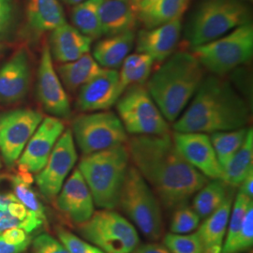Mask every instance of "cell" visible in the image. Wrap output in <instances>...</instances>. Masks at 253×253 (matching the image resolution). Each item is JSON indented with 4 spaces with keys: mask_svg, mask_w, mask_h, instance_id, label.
Wrapping results in <instances>:
<instances>
[{
    "mask_svg": "<svg viewBox=\"0 0 253 253\" xmlns=\"http://www.w3.org/2000/svg\"><path fill=\"white\" fill-rule=\"evenodd\" d=\"M37 95L46 112L54 118H69L72 115L70 99L56 71L49 45L41 54L37 77Z\"/></svg>",
    "mask_w": 253,
    "mask_h": 253,
    "instance_id": "13",
    "label": "cell"
},
{
    "mask_svg": "<svg viewBox=\"0 0 253 253\" xmlns=\"http://www.w3.org/2000/svg\"><path fill=\"white\" fill-rule=\"evenodd\" d=\"M204 79V68L188 52H178L154 73L147 83V90L163 117L174 122L199 88Z\"/></svg>",
    "mask_w": 253,
    "mask_h": 253,
    "instance_id": "3",
    "label": "cell"
},
{
    "mask_svg": "<svg viewBox=\"0 0 253 253\" xmlns=\"http://www.w3.org/2000/svg\"><path fill=\"white\" fill-rule=\"evenodd\" d=\"M118 206L148 239L157 241L162 238L163 219L160 202L133 165L127 168Z\"/></svg>",
    "mask_w": 253,
    "mask_h": 253,
    "instance_id": "6",
    "label": "cell"
},
{
    "mask_svg": "<svg viewBox=\"0 0 253 253\" xmlns=\"http://www.w3.org/2000/svg\"><path fill=\"white\" fill-rule=\"evenodd\" d=\"M73 139L84 155L95 153L127 141L120 118L110 111L84 114L73 119Z\"/></svg>",
    "mask_w": 253,
    "mask_h": 253,
    "instance_id": "10",
    "label": "cell"
},
{
    "mask_svg": "<svg viewBox=\"0 0 253 253\" xmlns=\"http://www.w3.org/2000/svg\"><path fill=\"white\" fill-rule=\"evenodd\" d=\"M42 119V114L33 109L0 113V156L7 167L16 164Z\"/></svg>",
    "mask_w": 253,
    "mask_h": 253,
    "instance_id": "11",
    "label": "cell"
},
{
    "mask_svg": "<svg viewBox=\"0 0 253 253\" xmlns=\"http://www.w3.org/2000/svg\"><path fill=\"white\" fill-rule=\"evenodd\" d=\"M78 232L105 253H130L140 243L134 225L112 209L94 212Z\"/></svg>",
    "mask_w": 253,
    "mask_h": 253,
    "instance_id": "8",
    "label": "cell"
},
{
    "mask_svg": "<svg viewBox=\"0 0 253 253\" xmlns=\"http://www.w3.org/2000/svg\"><path fill=\"white\" fill-rule=\"evenodd\" d=\"M253 245V206L248 210L242 227L231 248L224 253H242L248 252Z\"/></svg>",
    "mask_w": 253,
    "mask_h": 253,
    "instance_id": "36",
    "label": "cell"
},
{
    "mask_svg": "<svg viewBox=\"0 0 253 253\" xmlns=\"http://www.w3.org/2000/svg\"><path fill=\"white\" fill-rule=\"evenodd\" d=\"M234 192V188L221 179H214L198 190L193 199L192 208L200 218L205 219L222 206L228 196Z\"/></svg>",
    "mask_w": 253,
    "mask_h": 253,
    "instance_id": "29",
    "label": "cell"
},
{
    "mask_svg": "<svg viewBox=\"0 0 253 253\" xmlns=\"http://www.w3.org/2000/svg\"><path fill=\"white\" fill-rule=\"evenodd\" d=\"M103 70L88 53L75 61L61 64L57 67L56 73L65 87L74 92L79 90L83 85L102 73Z\"/></svg>",
    "mask_w": 253,
    "mask_h": 253,
    "instance_id": "27",
    "label": "cell"
},
{
    "mask_svg": "<svg viewBox=\"0 0 253 253\" xmlns=\"http://www.w3.org/2000/svg\"><path fill=\"white\" fill-rule=\"evenodd\" d=\"M239 192L247 197L253 199V171L250 172L242 183L239 185Z\"/></svg>",
    "mask_w": 253,
    "mask_h": 253,
    "instance_id": "43",
    "label": "cell"
},
{
    "mask_svg": "<svg viewBox=\"0 0 253 253\" xmlns=\"http://www.w3.org/2000/svg\"><path fill=\"white\" fill-rule=\"evenodd\" d=\"M134 31H127L100 40L93 49V57L101 68H119L132 50L135 42Z\"/></svg>",
    "mask_w": 253,
    "mask_h": 253,
    "instance_id": "25",
    "label": "cell"
},
{
    "mask_svg": "<svg viewBox=\"0 0 253 253\" xmlns=\"http://www.w3.org/2000/svg\"><path fill=\"white\" fill-rule=\"evenodd\" d=\"M128 163L129 156L124 145L82 157L78 170L87 184L94 204L98 208H118Z\"/></svg>",
    "mask_w": 253,
    "mask_h": 253,
    "instance_id": "4",
    "label": "cell"
},
{
    "mask_svg": "<svg viewBox=\"0 0 253 253\" xmlns=\"http://www.w3.org/2000/svg\"><path fill=\"white\" fill-rule=\"evenodd\" d=\"M30 174L31 173L28 172H20L16 174L8 175L9 187L27 210L46 223L45 209L42 203L39 199L36 191L31 187L32 178Z\"/></svg>",
    "mask_w": 253,
    "mask_h": 253,
    "instance_id": "32",
    "label": "cell"
},
{
    "mask_svg": "<svg viewBox=\"0 0 253 253\" xmlns=\"http://www.w3.org/2000/svg\"><path fill=\"white\" fill-rule=\"evenodd\" d=\"M251 21L250 9L239 0H204L186 31L191 48L224 36Z\"/></svg>",
    "mask_w": 253,
    "mask_h": 253,
    "instance_id": "5",
    "label": "cell"
},
{
    "mask_svg": "<svg viewBox=\"0 0 253 253\" xmlns=\"http://www.w3.org/2000/svg\"><path fill=\"white\" fill-rule=\"evenodd\" d=\"M130 253H171L164 245L158 243H149V244L137 246Z\"/></svg>",
    "mask_w": 253,
    "mask_h": 253,
    "instance_id": "41",
    "label": "cell"
},
{
    "mask_svg": "<svg viewBox=\"0 0 253 253\" xmlns=\"http://www.w3.org/2000/svg\"><path fill=\"white\" fill-rule=\"evenodd\" d=\"M199 216L190 208L188 204L174 209L172 215L170 231L172 234L187 235L196 230L200 225Z\"/></svg>",
    "mask_w": 253,
    "mask_h": 253,
    "instance_id": "34",
    "label": "cell"
},
{
    "mask_svg": "<svg viewBox=\"0 0 253 253\" xmlns=\"http://www.w3.org/2000/svg\"><path fill=\"white\" fill-rule=\"evenodd\" d=\"M124 93L116 70L103 72L79 89L77 106L83 112H100L112 108Z\"/></svg>",
    "mask_w": 253,
    "mask_h": 253,
    "instance_id": "17",
    "label": "cell"
},
{
    "mask_svg": "<svg viewBox=\"0 0 253 253\" xmlns=\"http://www.w3.org/2000/svg\"><path fill=\"white\" fill-rule=\"evenodd\" d=\"M65 130L63 121L58 118H43L17 161L19 171L37 173L44 166L54 145Z\"/></svg>",
    "mask_w": 253,
    "mask_h": 253,
    "instance_id": "14",
    "label": "cell"
},
{
    "mask_svg": "<svg viewBox=\"0 0 253 253\" xmlns=\"http://www.w3.org/2000/svg\"><path fill=\"white\" fill-rule=\"evenodd\" d=\"M0 236L4 239L5 242L9 245L18 246L31 243V237H29L27 232L21 228H10L0 234Z\"/></svg>",
    "mask_w": 253,
    "mask_h": 253,
    "instance_id": "40",
    "label": "cell"
},
{
    "mask_svg": "<svg viewBox=\"0 0 253 253\" xmlns=\"http://www.w3.org/2000/svg\"><path fill=\"white\" fill-rule=\"evenodd\" d=\"M203 68L223 76L249 62L253 54V27L247 23L215 41L192 48Z\"/></svg>",
    "mask_w": 253,
    "mask_h": 253,
    "instance_id": "7",
    "label": "cell"
},
{
    "mask_svg": "<svg viewBox=\"0 0 253 253\" xmlns=\"http://www.w3.org/2000/svg\"><path fill=\"white\" fill-rule=\"evenodd\" d=\"M153 63V59L147 54H128L121 65V72L118 73L122 90L147 81L151 75Z\"/></svg>",
    "mask_w": 253,
    "mask_h": 253,
    "instance_id": "30",
    "label": "cell"
},
{
    "mask_svg": "<svg viewBox=\"0 0 253 253\" xmlns=\"http://www.w3.org/2000/svg\"><path fill=\"white\" fill-rule=\"evenodd\" d=\"M31 77L29 57L20 49L0 67V104H13L27 96Z\"/></svg>",
    "mask_w": 253,
    "mask_h": 253,
    "instance_id": "18",
    "label": "cell"
},
{
    "mask_svg": "<svg viewBox=\"0 0 253 253\" xmlns=\"http://www.w3.org/2000/svg\"><path fill=\"white\" fill-rule=\"evenodd\" d=\"M92 41L77 28L65 23L51 31L49 48L54 60L61 64L68 63L88 54Z\"/></svg>",
    "mask_w": 253,
    "mask_h": 253,
    "instance_id": "20",
    "label": "cell"
},
{
    "mask_svg": "<svg viewBox=\"0 0 253 253\" xmlns=\"http://www.w3.org/2000/svg\"><path fill=\"white\" fill-rule=\"evenodd\" d=\"M99 12L102 36H114L135 28L138 18L132 0H101Z\"/></svg>",
    "mask_w": 253,
    "mask_h": 253,
    "instance_id": "22",
    "label": "cell"
},
{
    "mask_svg": "<svg viewBox=\"0 0 253 253\" xmlns=\"http://www.w3.org/2000/svg\"><path fill=\"white\" fill-rule=\"evenodd\" d=\"M76 162L73 132L72 129H66L54 145L45 166L37 172V186L44 198L49 201L56 198Z\"/></svg>",
    "mask_w": 253,
    "mask_h": 253,
    "instance_id": "12",
    "label": "cell"
},
{
    "mask_svg": "<svg viewBox=\"0 0 253 253\" xmlns=\"http://www.w3.org/2000/svg\"><path fill=\"white\" fill-rule=\"evenodd\" d=\"M1 157V156H0ZM0 169H1V159H0Z\"/></svg>",
    "mask_w": 253,
    "mask_h": 253,
    "instance_id": "47",
    "label": "cell"
},
{
    "mask_svg": "<svg viewBox=\"0 0 253 253\" xmlns=\"http://www.w3.org/2000/svg\"><path fill=\"white\" fill-rule=\"evenodd\" d=\"M14 20L13 0H0V40L9 35Z\"/></svg>",
    "mask_w": 253,
    "mask_h": 253,
    "instance_id": "39",
    "label": "cell"
},
{
    "mask_svg": "<svg viewBox=\"0 0 253 253\" xmlns=\"http://www.w3.org/2000/svg\"><path fill=\"white\" fill-rule=\"evenodd\" d=\"M55 199V206L60 213L77 226L86 222L95 212L90 190L78 168L64 182Z\"/></svg>",
    "mask_w": 253,
    "mask_h": 253,
    "instance_id": "16",
    "label": "cell"
},
{
    "mask_svg": "<svg viewBox=\"0 0 253 253\" xmlns=\"http://www.w3.org/2000/svg\"><path fill=\"white\" fill-rule=\"evenodd\" d=\"M139 1H141V0H132V2L134 3V5H136V4H137Z\"/></svg>",
    "mask_w": 253,
    "mask_h": 253,
    "instance_id": "46",
    "label": "cell"
},
{
    "mask_svg": "<svg viewBox=\"0 0 253 253\" xmlns=\"http://www.w3.org/2000/svg\"><path fill=\"white\" fill-rule=\"evenodd\" d=\"M182 116L174 121L178 132L214 133L244 127L250 109L231 84L211 75L204 78Z\"/></svg>",
    "mask_w": 253,
    "mask_h": 253,
    "instance_id": "2",
    "label": "cell"
},
{
    "mask_svg": "<svg viewBox=\"0 0 253 253\" xmlns=\"http://www.w3.org/2000/svg\"><path fill=\"white\" fill-rule=\"evenodd\" d=\"M172 138L184 159L197 171L208 179L221 178L222 167L207 133L175 131Z\"/></svg>",
    "mask_w": 253,
    "mask_h": 253,
    "instance_id": "15",
    "label": "cell"
},
{
    "mask_svg": "<svg viewBox=\"0 0 253 253\" xmlns=\"http://www.w3.org/2000/svg\"><path fill=\"white\" fill-rule=\"evenodd\" d=\"M27 21L28 28L38 36L67 23L58 0H28Z\"/></svg>",
    "mask_w": 253,
    "mask_h": 253,
    "instance_id": "26",
    "label": "cell"
},
{
    "mask_svg": "<svg viewBox=\"0 0 253 253\" xmlns=\"http://www.w3.org/2000/svg\"><path fill=\"white\" fill-rule=\"evenodd\" d=\"M56 234L60 242L70 253H105L98 247L83 240L62 227L56 228Z\"/></svg>",
    "mask_w": 253,
    "mask_h": 253,
    "instance_id": "37",
    "label": "cell"
},
{
    "mask_svg": "<svg viewBox=\"0 0 253 253\" xmlns=\"http://www.w3.org/2000/svg\"><path fill=\"white\" fill-rule=\"evenodd\" d=\"M163 243L171 253H203V246L197 233L187 235L170 233L164 236Z\"/></svg>",
    "mask_w": 253,
    "mask_h": 253,
    "instance_id": "35",
    "label": "cell"
},
{
    "mask_svg": "<svg viewBox=\"0 0 253 253\" xmlns=\"http://www.w3.org/2000/svg\"><path fill=\"white\" fill-rule=\"evenodd\" d=\"M118 118L126 132L132 135H164L169 133L168 121L142 84L124 91L117 102Z\"/></svg>",
    "mask_w": 253,
    "mask_h": 253,
    "instance_id": "9",
    "label": "cell"
},
{
    "mask_svg": "<svg viewBox=\"0 0 253 253\" xmlns=\"http://www.w3.org/2000/svg\"><path fill=\"white\" fill-rule=\"evenodd\" d=\"M190 0H141L135 5L137 18L146 29L181 19Z\"/></svg>",
    "mask_w": 253,
    "mask_h": 253,
    "instance_id": "24",
    "label": "cell"
},
{
    "mask_svg": "<svg viewBox=\"0 0 253 253\" xmlns=\"http://www.w3.org/2000/svg\"><path fill=\"white\" fill-rule=\"evenodd\" d=\"M248 130L249 128L244 126L233 130L217 131L209 136L218 163L222 168L244 144Z\"/></svg>",
    "mask_w": 253,
    "mask_h": 253,
    "instance_id": "33",
    "label": "cell"
},
{
    "mask_svg": "<svg viewBox=\"0 0 253 253\" xmlns=\"http://www.w3.org/2000/svg\"><path fill=\"white\" fill-rule=\"evenodd\" d=\"M100 2L101 0H84L75 5L72 11L74 27L92 40L102 36L99 12Z\"/></svg>",
    "mask_w": 253,
    "mask_h": 253,
    "instance_id": "31",
    "label": "cell"
},
{
    "mask_svg": "<svg viewBox=\"0 0 253 253\" xmlns=\"http://www.w3.org/2000/svg\"><path fill=\"white\" fill-rule=\"evenodd\" d=\"M253 171V131L249 128L244 144L222 168L221 180L232 188H237Z\"/></svg>",
    "mask_w": 253,
    "mask_h": 253,
    "instance_id": "28",
    "label": "cell"
},
{
    "mask_svg": "<svg viewBox=\"0 0 253 253\" xmlns=\"http://www.w3.org/2000/svg\"><path fill=\"white\" fill-rule=\"evenodd\" d=\"M31 253H70L60 240L48 234L38 235L32 242Z\"/></svg>",
    "mask_w": 253,
    "mask_h": 253,
    "instance_id": "38",
    "label": "cell"
},
{
    "mask_svg": "<svg viewBox=\"0 0 253 253\" xmlns=\"http://www.w3.org/2000/svg\"><path fill=\"white\" fill-rule=\"evenodd\" d=\"M5 50H6V46L0 42V55L3 54V53L5 52Z\"/></svg>",
    "mask_w": 253,
    "mask_h": 253,
    "instance_id": "45",
    "label": "cell"
},
{
    "mask_svg": "<svg viewBox=\"0 0 253 253\" xmlns=\"http://www.w3.org/2000/svg\"><path fill=\"white\" fill-rule=\"evenodd\" d=\"M30 243H26V244L18 245H9L4 241V239L0 236V253H22L26 252Z\"/></svg>",
    "mask_w": 253,
    "mask_h": 253,
    "instance_id": "42",
    "label": "cell"
},
{
    "mask_svg": "<svg viewBox=\"0 0 253 253\" xmlns=\"http://www.w3.org/2000/svg\"><path fill=\"white\" fill-rule=\"evenodd\" d=\"M60 1H62L63 3H65V4L75 6V5H77V4H79V3H81V2L84 1V0H60Z\"/></svg>",
    "mask_w": 253,
    "mask_h": 253,
    "instance_id": "44",
    "label": "cell"
},
{
    "mask_svg": "<svg viewBox=\"0 0 253 253\" xmlns=\"http://www.w3.org/2000/svg\"><path fill=\"white\" fill-rule=\"evenodd\" d=\"M181 28V19H176L160 27L141 30L135 37L137 53L149 55L153 61L163 62L177 45Z\"/></svg>",
    "mask_w": 253,
    "mask_h": 253,
    "instance_id": "19",
    "label": "cell"
},
{
    "mask_svg": "<svg viewBox=\"0 0 253 253\" xmlns=\"http://www.w3.org/2000/svg\"><path fill=\"white\" fill-rule=\"evenodd\" d=\"M234 203V192L222 206L204 219L196 232L203 246V253H221L226 235L228 221Z\"/></svg>",
    "mask_w": 253,
    "mask_h": 253,
    "instance_id": "23",
    "label": "cell"
},
{
    "mask_svg": "<svg viewBox=\"0 0 253 253\" xmlns=\"http://www.w3.org/2000/svg\"><path fill=\"white\" fill-rule=\"evenodd\" d=\"M126 149L133 166L165 209L188 204L209 181L184 159L169 133L133 136Z\"/></svg>",
    "mask_w": 253,
    "mask_h": 253,
    "instance_id": "1",
    "label": "cell"
},
{
    "mask_svg": "<svg viewBox=\"0 0 253 253\" xmlns=\"http://www.w3.org/2000/svg\"><path fill=\"white\" fill-rule=\"evenodd\" d=\"M44 224V221L27 210L11 189L0 187V234L10 228H21L30 235Z\"/></svg>",
    "mask_w": 253,
    "mask_h": 253,
    "instance_id": "21",
    "label": "cell"
}]
</instances>
